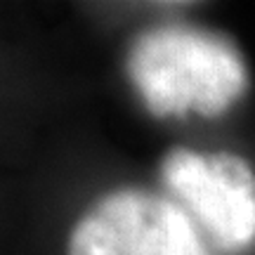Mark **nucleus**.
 I'll return each mask as SVG.
<instances>
[{
	"label": "nucleus",
	"mask_w": 255,
	"mask_h": 255,
	"mask_svg": "<svg viewBox=\"0 0 255 255\" xmlns=\"http://www.w3.org/2000/svg\"><path fill=\"white\" fill-rule=\"evenodd\" d=\"M128 76L156 116H220L246 90V66L237 47L189 26L139 36L128 55Z\"/></svg>",
	"instance_id": "nucleus-1"
},
{
	"label": "nucleus",
	"mask_w": 255,
	"mask_h": 255,
	"mask_svg": "<svg viewBox=\"0 0 255 255\" xmlns=\"http://www.w3.org/2000/svg\"><path fill=\"white\" fill-rule=\"evenodd\" d=\"M69 255H208L173 201L121 189L97 201L69 239Z\"/></svg>",
	"instance_id": "nucleus-2"
},
{
	"label": "nucleus",
	"mask_w": 255,
	"mask_h": 255,
	"mask_svg": "<svg viewBox=\"0 0 255 255\" xmlns=\"http://www.w3.org/2000/svg\"><path fill=\"white\" fill-rule=\"evenodd\" d=\"M161 175L220 248L234 253L255 241V175L244 158L173 149L161 163Z\"/></svg>",
	"instance_id": "nucleus-3"
}]
</instances>
